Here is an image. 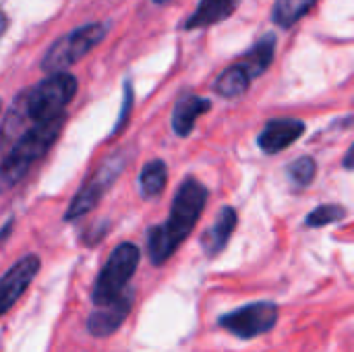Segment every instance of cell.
Returning <instances> with one entry per match:
<instances>
[{
	"instance_id": "cell-7",
	"label": "cell",
	"mask_w": 354,
	"mask_h": 352,
	"mask_svg": "<svg viewBox=\"0 0 354 352\" xmlns=\"http://www.w3.org/2000/svg\"><path fill=\"white\" fill-rule=\"evenodd\" d=\"M278 322V305L272 301H257L251 305H245L241 309H234L230 313H224L220 317V328L228 330L236 338H257L261 334H268Z\"/></svg>"
},
{
	"instance_id": "cell-3",
	"label": "cell",
	"mask_w": 354,
	"mask_h": 352,
	"mask_svg": "<svg viewBox=\"0 0 354 352\" xmlns=\"http://www.w3.org/2000/svg\"><path fill=\"white\" fill-rule=\"evenodd\" d=\"M66 116L48 120V122H39V124H31L27 131H23L15 145L10 147V151L4 156L2 160V185L4 187H12L17 185L27 172L29 168L52 147V143L56 141V137L60 135L62 127H64Z\"/></svg>"
},
{
	"instance_id": "cell-2",
	"label": "cell",
	"mask_w": 354,
	"mask_h": 352,
	"mask_svg": "<svg viewBox=\"0 0 354 352\" xmlns=\"http://www.w3.org/2000/svg\"><path fill=\"white\" fill-rule=\"evenodd\" d=\"M75 93L77 79L71 73L48 75L37 85L15 98L4 118V135H8L12 127H21L25 120L39 124L64 116V108L71 104Z\"/></svg>"
},
{
	"instance_id": "cell-13",
	"label": "cell",
	"mask_w": 354,
	"mask_h": 352,
	"mask_svg": "<svg viewBox=\"0 0 354 352\" xmlns=\"http://www.w3.org/2000/svg\"><path fill=\"white\" fill-rule=\"evenodd\" d=\"M239 4H241V0H199L197 8L185 21L183 27L185 29H201V27L220 23V21L228 19L230 15H234Z\"/></svg>"
},
{
	"instance_id": "cell-15",
	"label": "cell",
	"mask_w": 354,
	"mask_h": 352,
	"mask_svg": "<svg viewBox=\"0 0 354 352\" xmlns=\"http://www.w3.org/2000/svg\"><path fill=\"white\" fill-rule=\"evenodd\" d=\"M251 81L253 79L249 77V73L236 62V64H232V66H228L226 71L220 73V77L214 83V89L222 98H239L249 89Z\"/></svg>"
},
{
	"instance_id": "cell-1",
	"label": "cell",
	"mask_w": 354,
	"mask_h": 352,
	"mask_svg": "<svg viewBox=\"0 0 354 352\" xmlns=\"http://www.w3.org/2000/svg\"><path fill=\"white\" fill-rule=\"evenodd\" d=\"M207 195V189L195 178H187L180 183L172 199L168 220L147 230V253L153 266L166 263L174 255L178 245L187 241L199 216L203 214Z\"/></svg>"
},
{
	"instance_id": "cell-12",
	"label": "cell",
	"mask_w": 354,
	"mask_h": 352,
	"mask_svg": "<svg viewBox=\"0 0 354 352\" xmlns=\"http://www.w3.org/2000/svg\"><path fill=\"white\" fill-rule=\"evenodd\" d=\"M236 224H239L236 210L230 207V205L222 207L218 218H216V222L207 228V232L201 239V245H203V249H205V253L209 257H214V255L224 251V247L228 245L232 232L236 230Z\"/></svg>"
},
{
	"instance_id": "cell-11",
	"label": "cell",
	"mask_w": 354,
	"mask_h": 352,
	"mask_svg": "<svg viewBox=\"0 0 354 352\" xmlns=\"http://www.w3.org/2000/svg\"><path fill=\"white\" fill-rule=\"evenodd\" d=\"M212 110V102L207 98H199L193 93H187L178 98L174 112H172V129L178 137H189L197 118Z\"/></svg>"
},
{
	"instance_id": "cell-8",
	"label": "cell",
	"mask_w": 354,
	"mask_h": 352,
	"mask_svg": "<svg viewBox=\"0 0 354 352\" xmlns=\"http://www.w3.org/2000/svg\"><path fill=\"white\" fill-rule=\"evenodd\" d=\"M39 272V257L37 255H25L17 263H12L6 274L0 280V313H8L10 307L23 297V293L29 288L33 278Z\"/></svg>"
},
{
	"instance_id": "cell-6",
	"label": "cell",
	"mask_w": 354,
	"mask_h": 352,
	"mask_svg": "<svg viewBox=\"0 0 354 352\" xmlns=\"http://www.w3.org/2000/svg\"><path fill=\"white\" fill-rule=\"evenodd\" d=\"M124 164H127V160H124V156L120 151L118 154H112L110 158H106L97 166V170L93 172V176L73 197L68 210L64 212V222H73V220L83 218L85 214H89L100 203V199L110 189V185L120 176Z\"/></svg>"
},
{
	"instance_id": "cell-18",
	"label": "cell",
	"mask_w": 354,
	"mask_h": 352,
	"mask_svg": "<svg viewBox=\"0 0 354 352\" xmlns=\"http://www.w3.org/2000/svg\"><path fill=\"white\" fill-rule=\"evenodd\" d=\"M286 174H288V180L297 187V189H305L313 183L315 174H317V164L313 158L309 156H303L295 162L288 164L286 168Z\"/></svg>"
},
{
	"instance_id": "cell-21",
	"label": "cell",
	"mask_w": 354,
	"mask_h": 352,
	"mask_svg": "<svg viewBox=\"0 0 354 352\" xmlns=\"http://www.w3.org/2000/svg\"><path fill=\"white\" fill-rule=\"evenodd\" d=\"M342 166H344L346 170H354V143L351 145V149L346 151V156H344V160H342Z\"/></svg>"
},
{
	"instance_id": "cell-23",
	"label": "cell",
	"mask_w": 354,
	"mask_h": 352,
	"mask_svg": "<svg viewBox=\"0 0 354 352\" xmlns=\"http://www.w3.org/2000/svg\"><path fill=\"white\" fill-rule=\"evenodd\" d=\"M156 4H166V2H170V0H153Z\"/></svg>"
},
{
	"instance_id": "cell-22",
	"label": "cell",
	"mask_w": 354,
	"mask_h": 352,
	"mask_svg": "<svg viewBox=\"0 0 354 352\" xmlns=\"http://www.w3.org/2000/svg\"><path fill=\"white\" fill-rule=\"evenodd\" d=\"M10 226H12V218H8V220L4 222V228H2V241H6V239H8Z\"/></svg>"
},
{
	"instance_id": "cell-20",
	"label": "cell",
	"mask_w": 354,
	"mask_h": 352,
	"mask_svg": "<svg viewBox=\"0 0 354 352\" xmlns=\"http://www.w3.org/2000/svg\"><path fill=\"white\" fill-rule=\"evenodd\" d=\"M131 108H133V87H131V83L127 81V83H124V102H122V108H120L118 122H116V127H114V135H116V133H120V131H122V127L127 124Z\"/></svg>"
},
{
	"instance_id": "cell-5",
	"label": "cell",
	"mask_w": 354,
	"mask_h": 352,
	"mask_svg": "<svg viewBox=\"0 0 354 352\" xmlns=\"http://www.w3.org/2000/svg\"><path fill=\"white\" fill-rule=\"evenodd\" d=\"M106 37V27L102 23H89L73 29L71 33L56 39L41 60V68L50 75L66 73L68 66L79 62Z\"/></svg>"
},
{
	"instance_id": "cell-9",
	"label": "cell",
	"mask_w": 354,
	"mask_h": 352,
	"mask_svg": "<svg viewBox=\"0 0 354 352\" xmlns=\"http://www.w3.org/2000/svg\"><path fill=\"white\" fill-rule=\"evenodd\" d=\"M133 290H127L120 299L97 307L89 319H87V332L95 338H106L110 334H114L127 319V315L133 309Z\"/></svg>"
},
{
	"instance_id": "cell-4",
	"label": "cell",
	"mask_w": 354,
	"mask_h": 352,
	"mask_svg": "<svg viewBox=\"0 0 354 352\" xmlns=\"http://www.w3.org/2000/svg\"><path fill=\"white\" fill-rule=\"evenodd\" d=\"M139 261H141V251L133 243H120L110 253L108 261L97 274L93 290H91V301L97 307H102L120 299L129 290L127 284L135 276Z\"/></svg>"
},
{
	"instance_id": "cell-10",
	"label": "cell",
	"mask_w": 354,
	"mask_h": 352,
	"mask_svg": "<svg viewBox=\"0 0 354 352\" xmlns=\"http://www.w3.org/2000/svg\"><path fill=\"white\" fill-rule=\"evenodd\" d=\"M305 133V122L299 118H272L257 137V145L266 154H278L299 141Z\"/></svg>"
},
{
	"instance_id": "cell-19",
	"label": "cell",
	"mask_w": 354,
	"mask_h": 352,
	"mask_svg": "<svg viewBox=\"0 0 354 352\" xmlns=\"http://www.w3.org/2000/svg\"><path fill=\"white\" fill-rule=\"evenodd\" d=\"M344 218H346V210L342 205H338V203H324V205H319V207H315L313 212L307 214L305 224L311 226V228H322V226L340 222Z\"/></svg>"
},
{
	"instance_id": "cell-16",
	"label": "cell",
	"mask_w": 354,
	"mask_h": 352,
	"mask_svg": "<svg viewBox=\"0 0 354 352\" xmlns=\"http://www.w3.org/2000/svg\"><path fill=\"white\" fill-rule=\"evenodd\" d=\"M168 180V166L162 160H151L143 166L141 176H139V191L143 199L158 197Z\"/></svg>"
},
{
	"instance_id": "cell-14",
	"label": "cell",
	"mask_w": 354,
	"mask_h": 352,
	"mask_svg": "<svg viewBox=\"0 0 354 352\" xmlns=\"http://www.w3.org/2000/svg\"><path fill=\"white\" fill-rule=\"evenodd\" d=\"M274 52H276V35L274 33H266L243 58H241V66L249 73L251 79H257L259 75H263L272 60H274Z\"/></svg>"
},
{
	"instance_id": "cell-17",
	"label": "cell",
	"mask_w": 354,
	"mask_h": 352,
	"mask_svg": "<svg viewBox=\"0 0 354 352\" xmlns=\"http://www.w3.org/2000/svg\"><path fill=\"white\" fill-rule=\"evenodd\" d=\"M317 0H276L274 8H272V21L278 27H292L295 23H299L313 6Z\"/></svg>"
}]
</instances>
